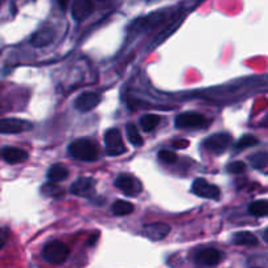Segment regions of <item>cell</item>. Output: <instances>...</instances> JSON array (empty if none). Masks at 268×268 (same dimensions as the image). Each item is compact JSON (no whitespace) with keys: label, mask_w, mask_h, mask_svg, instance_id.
<instances>
[{"label":"cell","mask_w":268,"mask_h":268,"mask_svg":"<svg viewBox=\"0 0 268 268\" xmlns=\"http://www.w3.org/2000/svg\"><path fill=\"white\" fill-rule=\"evenodd\" d=\"M58 2H59L60 7H62L63 10H66V8H67V4H68L69 0H58Z\"/></svg>","instance_id":"obj_29"},{"label":"cell","mask_w":268,"mask_h":268,"mask_svg":"<svg viewBox=\"0 0 268 268\" xmlns=\"http://www.w3.org/2000/svg\"><path fill=\"white\" fill-rule=\"evenodd\" d=\"M94 11V3L93 0H73L72 3V17L76 21H83L91 16L92 12Z\"/></svg>","instance_id":"obj_13"},{"label":"cell","mask_w":268,"mask_h":268,"mask_svg":"<svg viewBox=\"0 0 268 268\" xmlns=\"http://www.w3.org/2000/svg\"><path fill=\"white\" fill-rule=\"evenodd\" d=\"M193 193L195 195L200 198H204V199H212V200H218L221 197V191L217 186L215 184L209 183L207 182L204 178H198L195 179L193 183Z\"/></svg>","instance_id":"obj_7"},{"label":"cell","mask_w":268,"mask_h":268,"mask_svg":"<svg viewBox=\"0 0 268 268\" xmlns=\"http://www.w3.org/2000/svg\"><path fill=\"white\" fill-rule=\"evenodd\" d=\"M263 238H264L265 242H268V229L267 231H264V233H263Z\"/></svg>","instance_id":"obj_30"},{"label":"cell","mask_w":268,"mask_h":268,"mask_svg":"<svg viewBox=\"0 0 268 268\" xmlns=\"http://www.w3.org/2000/svg\"><path fill=\"white\" fill-rule=\"evenodd\" d=\"M160 21H162V16L157 15V17H152V16H148L147 19H141L137 22H135L137 30H145L147 28H152L155 25H159Z\"/></svg>","instance_id":"obj_23"},{"label":"cell","mask_w":268,"mask_h":268,"mask_svg":"<svg viewBox=\"0 0 268 268\" xmlns=\"http://www.w3.org/2000/svg\"><path fill=\"white\" fill-rule=\"evenodd\" d=\"M68 153L69 156L79 161L94 162L100 157V147L97 145L96 141L87 137H81L69 144Z\"/></svg>","instance_id":"obj_1"},{"label":"cell","mask_w":268,"mask_h":268,"mask_svg":"<svg viewBox=\"0 0 268 268\" xmlns=\"http://www.w3.org/2000/svg\"><path fill=\"white\" fill-rule=\"evenodd\" d=\"M250 162L254 169L265 170L268 166V152H258L250 156Z\"/></svg>","instance_id":"obj_22"},{"label":"cell","mask_w":268,"mask_h":268,"mask_svg":"<svg viewBox=\"0 0 268 268\" xmlns=\"http://www.w3.org/2000/svg\"><path fill=\"white\" fill-rule=\"evenodd\" d=\"M69 255V247L62 241H51L46 243L42 251V256L50 264H62L67 260Z\"/></svg>","instance_id":"obj_2"},{"label":"cell","mask_w":268,"mask_h":268,"mask_svg":"<svg viewBox=\"0 0 268 268\" xmlns=\"http://www.w3.org/2000/svg\"><path fill=\"white\" fill-rule=\"evenodd\" d=\"M159 160L164 164H175L178 160V156L174 152L168 149H161L159 152Z\"/></svg>","instance_id":"obj_27"},{"label":"cell","mask_w":268,"mask_h":268,"mask_svg":"<svg viewBox=\"0 0 268 268\" xmlns=\"http://www.w3.org/2000/svg\"><path fill=\"white\" fill-rule=\"evenodd\" d=\"M259 143V140L253 135H245L238 140V143L236 144V149H246V148L254 147Z\"/></svg>","instance_id":"obj_25"},{"label":"cell","mask_w":268,"mask_h":268,"mask_svg":"<svg viewBox=\"0 0 268 268\" xmlns=\"http://www.w3.org/2000/svg\"><path fill=\"white\" fill-rule=\"evenodd\" d=\"M105 145H106V152L109 156H119L126 152V147L123 144V139L118 128H109L105 132Z\"/></svg>","instance_id":"obj_4"},{"label":"cell","mask_w":268,"mask_h":268,"mask_svg":"<svg viewBox=\"0 0 268 268\" xmlns=\"http://www.w3.org/2000/svg\"><path fill=\"white\" fill-rule=\"evenodd\" d=\"M71 193L80 198H92L96 194V181L89 177L79 178L72 183Z\"/></svg>","instance_id":"obj_8"},{"label":"cell","mask_w":268,"mask_h":268,"mask_svg":"<svg viewBox=\"0 0 268 268\" xmlns=\"http://www.w3.org/2000/svg\"><path fill=\"white\" fill-rule=\"evenodd\" d=\"M114 184L118 190L128 195V197H136L143 191L141 182L131 174H119L114 181Z\"/></svg>","instance_id":"obj_3"},{"label":"cell","mask_w":268,"mask_h":268,"mask_svg":"<svg viewBox=\"0 0 268 268\" xmlns=\"http://www.w3.org/2000/svg\"><path fill=\"white\" fill-rule=\"evenodd\" d=\"M2 155H3V160L8 164H20V162H24L29 159V155L26 150L21 149V148L17 147H4L2 150Z\"/></svg>","instance_id":"obj_15"},{"label":"cell","mask_w":268,"mask_h":268,"mask_svg":"<svg viewBox=\"0 0 268 268\" xmlns=\"http://www.w3.org/2000/svg\"><path fill=\"white\" fill-rule=\"evenodd\" d=\"M232 141V136L228 132H217V134L211 135L204 140V148L209 152H213L216 155H221L228 149L229 144Z\"/></svg>","instance_id":"obj_6"},{"label":"cell","mask_w":268,"mask_h":268,"mask_svg":"<svg viewBox=\"0 0 268 268\" xmlns=\"http://www.w3.org/2000/svg\"><path fill=\"white\" fill-rule=\"evenodd\" d=\"M55 38V30L51 25L41 26L37 31H34L30 37L31 46L45 47L50 45Z\"/></svg>","instance_id":"obj_11"},{"label":"cell","mask_w":268,"mask_h":268,"mask_svg":"<svg viewBox=\"0 0 268 268\" xmlns=\"http://www.w3.org/2000/svg\"><path fill=\"white\" fill-rule=\"evenodd\" d=\"M55 183L56 182H51V183L45 184L44 187L41 188V191H42L46 197H60V195L64 194V190Z\"/></svg>","instance_id":"obj_24"},{"label":"cell","mask_w":268,"mask_h":268,"mask_svg":"<svg viewBox=\"0 0 268 268\" xmlns=\"http://www.w3.org/2000/svg\"><path fill=\"white\" fill-rule=\"evenodd\" d=\"M101 102V97L100 94L94 93V92H85V93H81L80 96L75 100V106L76 110L81 112H88L93 110L94 107L98 106V103Z\"/></svg>","instance_id":"obj_10"},{"label":"cell","mask_w":268,"mask_h":268,"mask_svg":"<svg viewBox=\"0 0 268 268\" xmlns=\"http://www.w3.org/2000/svg\"><path fill=\"white\" fill-rule=\"evenodd\" d=\"M178 26H179V22H173L172 25L169 26L168 29H165V30H162L161 33H160V34L157 35V37H156V40L153 41L152 44H150L149 49H153V47H155V46H157V45H160V44H161L162 41L165 40V38H168L169 35L172 34L173 31H174L175 29L178 28Z\"/></svg>","instance_id":"obj_26"},{"label":"cell","mask_w":268,"mask_h":268,"mask_svg":"<svg viewBox=\"0 0 268 268\" xmlns=\"http://www.w3.org/2000/svg\"><path fill=\"white\" fill-rule=\"evenodd\" d=\"M160 121H161V118L156 114H147V116H143L140 118V126L145 132H150L159 126Z\"/></svg>","instance_id":"obj_21"},{"label":"cell","mask_w":268,"mask_h":268,"mask_svg":"<svg viewBox=\"0 0 268 268\" xmlns=\"http://www.w3.org/2000/svg\"><path fill=\"white\" fill-rule=\"evenodd\" d=\"M224 254L217 249L213 247H207V249L199 250L195 255V263L199 265H207V267H213L217 265L222 260Z\"/></svg>","instance_id":"obj_9"},{"label":"cell","mask_w":268,"mask_h":268,"mask_svg":"<svg viewBox=\"0 0 268 268\" xmlns=\"http://www.w3.org/2000/svg\"><path fill=\"white\" fill-rule=\"evenodd\" d=\"M144 233L149 240L161 241L170 233V226L165 222H152L144 225Z\"/></svg>","instance_id":"obj_14"},{"label":"cell","mask_w":268,"mask_h":268,"mask_svg":"<svg viewBox=\"0 0 268 268\" xmlns=\"http://www.w3.org/2000/svg\"><path fill=\"white\" fill-rule=\"evenodd\" d=\"M135 211L134 204L126 200H117L111 206V212L116 216H127L131 215Z\"/></svg>","instance_id":"obj_19"},{"label":"cell","mask_w":268,"mask_h":268,"mask_svg":"<svg viewBox=\"0 0 268 268\" xmlns=\"http://www.w3.org/2000/svg\"><path fill=\"white\" fill-rule=\"evenodd\" d=\"M208 126V121L199 112H182L175 118V127L178 128H204Z\"/></svg>","instance_id":"obj_5"},{"label":"cell","mask_w":268,"mask_h":268,"mask_svg":"<svg viewBox=\"0 0 268 268\" xmlns=\"http://www.w3.org/2000/svg\"><path fill=\"white\" fill-rule=\"evenodd\" d=\"M126 134H127L128 141L134 147H141L143 145V137L140 136V132H139V130H137L134 123H128L126 126Z\"/></svg>","instance_id":"obj_20"},{"label":"cell","mask_w":268,"mask_h":268,"mask_svg":"<svg viewBox=\"0 0 268 268\" xmlns=\"http://www.w3.org/2000/svg\"><path fill=\"white\" fill-rule=\"evenodd\" d=\"M69 172L66 166L60 165V164H55V165L51 166L49 170H47V178L50 182H62L64 181L67 177H68Z\"/></svg>","instance_id":"obj_17"},{"label":"cell","mask_w":268,"mask_h":268,"mask_svg":"<svg viewBox=\"0 0 268 268\" xmlns=\"http://www.w3.org/2000/svg\"><path fill=\"white\" fill-rule=\"evenodd\" d=\"M33 128V125L29 123L28 121H22V119H3L0 123V131L2 134H19V132L29 131Z\"/></svg>","instance_id":"obj_12"},{"label":"cell","mask_w":268,"mask_h":268,"mask_svg":"<svg viewBox=\"0 0 268 268\" xmlns=\"http://www.w3.org/2000/svg\"><path fill=\"white\" fill-rule=\"evenodd\" d=\"M232 242L237 246H256L259 241L255 234L251 232H238V233L233 234Z\"/></svg>","instance_id":"obj_16"},{"label":"cell","mask_w":268,"mask_h":268,"mask_svg":"<svg viewBox=\"0 0 268 268\" xmlns=\"http://www.w3.org/2000/svg\"><path fill=\"white\" fill-rule=\"evenodd\" d=\"M249 212L256 217H264L268 216V200L260 199L254 200L249 204Z\"/></svg>","instance_id":"obj_18"},{"label":"cell","mask_w":268,"mask_h":268,"mask_svg":"<svg viewBox=\"0 0 268 268\" xmlns=\"http://www.w3.org/2000/svg\"><path fill=\"white\" fill-rule=\"evenodd\" d=\"M246 170V164L242 161H233L229 162L226 165V172L232 173V174H241Z\"/></svg>","instance_id":"obj_28"}]
</instances>
